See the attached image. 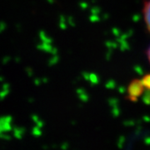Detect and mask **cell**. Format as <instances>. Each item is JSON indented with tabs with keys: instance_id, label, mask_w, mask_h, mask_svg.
Wrapping results in <instances>:
<instances>
[{
	"instance_id": "obj_1",
	"label": "cell",
	"mask_w": 150,
	"mask_h": 150,
	"mask_svg": "<svg viewBox=\"0 0 150 150\" xmlns=\"http://www.w3.org/2000/svg\"><path fill=\"white\" fill-rule=\"evenodd\" d=\"M144 92L145 88L141 79H134L129 82V85L127 87L126 98L132 102H137L139 98L144 95Z\"/></svg>"
},
{
	"instance_id": "obj_2",
	"label": "cell",
	"mask_w": 150,
	"mask_h": 150,
	"mask_svg": "<svg viewBox=\"0 0 150 150\" xmlns=\"http://www.w3.org/2000/svg\"><path fill=\"white\" fill-rule=\"evenodd\" d=\"M143 16L145 23V26L150 33V0H144L143 6Z\"/></svg>"
},
{
	"instance_id": "obj_3",
	"label": "cell",
	"mask_w": 150,
	"mask_h": 150,
	"mask_svg": "<svg viewBox=\"0 0 150 150\" xmlns=\"http://www.w3.org/2000/svg\"><path fill=\"white\" fill-rule=\"evenodd\" d=\"M142 83L144 87L145 91L150 92V73L147 74L143 76V78L141 79Z\"/></svg>"
},
{
	"instance_id": "obj_4",
	"label": "cell",
	"mask_w": 150,
	"mask_h": 150,
	"mask_svg": "<svg viewBox=\"0 0 150 150\" xmlns=\"http://www.w3.org/2000/svg\"><path fill=\"white\" fill-rule=\"evenodd\" d=\"M146 54H147V59H148V60H149V64H150V45H149V47L148 48V49H147Z\"/></svg>"
}]
</instances>
